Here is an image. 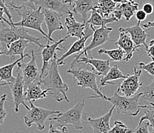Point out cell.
I'll list each match as a JSON object with an SVG mask.
<instances>
[{
	"label": "cell",
	"instance_id": "22",
	"mask_svg": "<svg viewBox=\"0 0 154 133\" xmlns=\"http://www.w3.org/2000/svg\"><path fill=\"white\" fill-rule=\"evenodd\" d=\"M30 41L26 39H19L11 43L7 49L4 51V54L6 56H9L13 60L14 57L16 55H19L20 57H30L29 54H24L25 49L29 46Z\"/></svg>",
	"mask_w": 154,
	"mask_h": 133
},
{
	"label": "cell",
	"instance_id": "39",
	"mask_svg": "<svg viewBox=\"0 0 154 133\" xmlns=\"http://www.w3.org/2000/svg\"><path fill=\"white\" fill-rule=\"evenodd\" d=\"M4 14H5L4 9L2 8V7L0 6V22H2V24L4 26V27L5 26V23H6L7 25H9V27H15V26H12V23H11L9 21H8L6 19H5V17H4Z\"/></svg>",
	"mask_w": 154,
	"mask_h": 133
},
{
	"label": "cell",
	"instance_id": "11",
	"mask_svg": "<svg viewBox=\"0 0 154 133\" xmlns=\"http://www.w3.org/2000/svg\"><path fill=\"white\" fill-rule=\"evenodd\" d=\"M42 11L44 13V22H45L48 28L47 41L48 44H50V42L56 41L54 38H52L53 33L55 31L64 29V26L61 23L62 15L49 9H42Z\"/></svg>",
	"mask_w": 154,
	"mask_h": 133
},
{
	"label": "cell",
	"instance_id": "9",
	"mask_svg": "<svg viewBox=\"0 0 154 133\" xmlns=\"http://www.w3.org/2000/svg\"><path fill=\"white\" fill-rule=\"evenodd\" d=\"M31 59L28 63H24V61H20L17 64L19 69L22 71V75L23 77L25 87L35 80H42L40 77V72L38 68L36 63V57L35 54V51L33 50L31 51Z\"/></svg>",
	"mask_w": 154,
	"mask_h": 133
},
{
	"label": "cell",
	"instance_id": "36",
	"mask_svg": "<svg viewBox=\"0 0 154 133\" xmlns=\"http://www.w3.org/2000/svg\"><path fill=\"white\" fill-rule=\"evenodd\" d=\"M48 133H68V130L65 125H60L57 122L55 124L51 122Z\"/></svg>",
	"mask_w": 154,
	"mask_h": 133
},
{
	"label": "cell",
	"instance_id": "45",
	"mask_svg": "<svg viewBox=\"0 0 154 133\" xmlns=\"http://www.w3.org/2000/svg\"><path fill=\"white\" fill-rule=\"evenodd\" d=\"M75 1V0H64V2L66 4H68V5H70V6H71V5L74 4Z\"/></svg>",
	"mask_w": 154,
	"mask_h": 133
},
{
	"label": "cell",
	"instance_id": "37",
	"mask_svg": "<svg viewBox=\"0 0 154 133\" xmlns=\"http://www.w3.org/2000/svg\"><path fill=\"white\" fill-rule=\"evenodd\" d=\"M138 66L140 70H143L146 72H147L148 74H150L151 76L154 77V61H151V62L148 63V64H145L143 62L138 63Z\"/></svg>",
	"mask_w": 154,
	"mask_h": 133
},
{
	"label": "cell",
	"instance_id": "5",
	"mask_svg": "<svg viewBox=\"0 0 154 133\" xmlns=\"http://www.w3.org/2000/svg\"><path fill=\"white\" fill-rule=\"evenodd\" d=\"M45 38V37H43ZM43 38H37L29 34L26 28L19 27H3L0 29V44H2L3 47V51L7 49L8 46L12 42L19 39H26L29 41L31 43L36 44L39 47V50L44 47V44L40 43V40L43 39Z\"/></svg>",
	"mask_w": 154,
	"mask_h": 133
},
{
	"label": "cell",
	"instance_id": "2",
	"mask_svg": "<svg viewBox=\"0 0 154 133\" xmlns=\"http://www.w3.org/2000/svg\"><path fill=\"white\" fill-rule=\"evenodd\" d=\"M142 95V93L140 92L137 94L134 95L133 96H127L120 95L116 92L113 96H105L103 100L109 101L112 103L114 109L119 114L125 115L127 116H137L139 114L141 110L147 108L146 105H141L140 103V97Z\"/></svg>",
	"mask_w": 154,
	"mask_h": 133
},
{
	"label": "cell",
	"instance_id": "31",
	"mask_svg": "<svg viewBox=\"0 0 154 133\" xmlns=\"http://www.w3.org/2000/svg\"><path fill=\"white\" fill-rule=\"evenodd\" d=\"M36 1L37 0H10V3L8 4V5H9V8H11L13 10L21 7H36Z\"/></svg>",
	"mask_w": 154,
	"mask_h": 133
},
{
	"label": "cell",
	"instance_id": "3",
	"mask_svg": "<svg viewBox=\"0 0 154 133\" xmlns=\"http://www.w3.org/2000/svg\"><path fill=\"white\" fill-rule=\"evenodd\" d=\"M22 17V20L18 22H14V26L24 27L27 29H33L39 32L43 35L45 39H48V34L45 33L42 28L44 22V13L40 7H21L19 9H15Z\"/></svg>",
	"mask_w": 154,
	"mask_h": 133
},
{
	"label": "cell",
	"instance_id": "28",
	"mask_svg": "<svg viewBox=\"0 0 154 133\" xmlns=\"http://www.w3.org/2000/svg\"><path fill=\"white\" fill-rule=\"evenodd\" d=\"M140 92L142 95L140 97L141 105L154 106V80L149 85L141 86Z\"/></svg>",
	"mask_w": 154,
	"mask_h": 133
},
{
	"label": "cell",
	"instance_id": "27",
	"mask_svg": "<svg viewBox=\"0 0 154 133\" xmlns=\"http://www.w3.org/2000/svg\"><path fill=\"white\" fill-rule=\"evenodd\" d=\"M117 22V19L113 17V15H110V17L108 18H103L94 9H93L91 10V18L88 19L85 24L91 25L94 27H95V26L101 27V26H106L107 24L112 23V22Z\"/></svg>",
	"mask_w": 154,
	"mask_h": 133
},
{
	"label": "cell",
	"instance_id": "24",
	"mask_svg": "<svg viewBox=\"0 0 154 133\" xmlns=\"http://www.w3.org/2000/svg\"><path fill=\"white\" fill-rule=\"evenodd\" d=\"M25 57H20L19 59L16 60L14 62H12L11 64L0 67V80L2 81V82L9 83V84L12 85L15 80V77L12 74L14 68L17 65L18 63L24 61Z\"/></svg>",
	"mask_w": 154,
	"mask_h": 133
},
{
	"label": "cell",
	"instance_id": "18",
	"mask_svg": "<svg viewBox=\"0 0 154 133\" xmlns=\"http://www.w3.org/2000/svg\"><path fill=\"white\" fill-rule=\"evenodd\" d=\"M35 6L52 10L62 15H68L71 12L69 9L70 5L65 3L64 0H37Z\"/></svg>",
	"mask_w": 154,
	"mask_h": 133
},
{
	"label": "cell",
	"instance_id": "44",
	"mask_svg": "<svg viewBox=\"0 0 154 133\" xmlns=\"http://www.w3.org/2000/svg\"><path fill=\"white\" fill-rule=\"evenodd\" d=\"M113 2H116V3H123V2H133L134 0H112Z\"/></svg>",
	"mask_w": 154,
	"mask_h": 133
},
{
	"label": "cell",
	"instance_id": "19",
	"mask_svg": "<svg viewBox=\"0 0 154 133\" xmlns=\"http://www.w3.org/2000/svg\"><path fill=\"white\" fill-rule=\"evenodd\" d=\"M116 45L123 49L125 52L124 61H128L133 57L134 51H139V48L136 47L134 41L131 39V35L127 32H121L120 33L119 39L115 42Z\"/></svg>",
	"mask_w": 154,
	"mask_h": 133
},
{
	"label": "cell",
	"instance_id": "14",
	"mask_svg": "<svg viewBox=\"0 0 154 133\" xmlns=\"http://www.w3.org/2000/svg\"><path fill=\"white\" fill-rule=\"evenodd\" d=\"M69 38L70 36L67 35L66 37L64 38H61L58 41H54V44H47L42 48L41 55L42 57V67L41 72H40V77L42 79V77L44 76L45 73L47 71L48 65H49V62L54 57V54H56V51H61V50L64 49L60 48V47L61 46V44Z\"/></svg>",
	"mask_w": 154,
	"mask_h": 133
},
{
	"label": "cell",
	"instance_id": "41",
	"mask_svg": "<svg viewBox=\"0 0 154 133\" xmlns=\"http://www.w3.org/2000/svg\"><path fill=\"white\" fill-rule=\"evenodd\" d=\"M136 18L139 22H142V21H144L146 19V13L144 12L143 10H137L135 13Z\"/></svg>",
	"mask_w": 154,
	"mask_h": 133
},
{
	"label": "cell",
	"instance_id": "21",
	"mask_svg": "<svg viewBox=\"0 0 154 133\" xmlns=\"http://www.w3.org/2000/svg\"><path fill=\"white\" fill-rule=\"evenodd\" d=\"M64 26L68 31V35L71 37L81 38L85 34V23L79 22L76 21L74 17L73 12H71L68 15L65 19Z\"/></svg>",
	"mask_w": 154,
	"mask_h": 133
},
{
	"label": "cell",
	"instance_id": "17",
	"mask_svg": "<svg viewBox=\"0 0 154 133\" xmlns=\"http://www.w3.org/2000/svg\"><path fill=\"white\" fill-rule=\"evenodd\" d=\"M42 80H35L31 83L26 86V91L25 93L26 101H37L42 99L48 96L51 89H42Z\"/></svg>",
	"mask_w": 154,
	"mask_h": 133
},
{
	"label": "cell",
	"instance_id": "20",
	"mask_svg": "<svg viewBox=\"0 0 154 133\" xmlns=\"http://www.w3.org/2000/svg\"><path fill=\"white\" fill-rule=\"evenodd\" d=\"M78 64L79 63H84L85 65H92L94 67V69L98 73L100 76H104L107 74V72L110 70V60H101V59H95L91 54V57H86L82 55L80 57L79 59L77 61Z\"/></svg>",
	"mask_w": 154,
	"mask_h": 133
},
{
	"label": "cell",
	"instance_id": "13",
	"mask_svg": "<svg viewBox=\"0 0 154 133\" xmlns=\"http://www.w3.org/2000/svg\"><path fill=\"white\" fill-rule=\"evenodd\" d=\"M10 86L12 93V99H13L14 105H15V113L19 112L20 105H23L26 108V110H29V106H28L25 102L26 101V96L24 93L25 83H24L22 73L18 72L15 81Z\"/></svg>",
	"mask_w": 154,
	"mask_h": 133
},
{
	"label": "cell",
	"instance_id": "35",
	"mask_svg": "<svg viewBox=\"0 0 154 133\" xmlns=\"http://www.w3.org/2000/svg\"><path fill=\"white\" fill-rule=\"evenodd\" d=\"M150 126L149 122L147 120H143L139 122L137 128L133 131L132 133H150L149 131V127Z\"/></svg>",
	"mask_w": 154,
	"mask_h": 133
},
{
	"label": "cell",
	"instance_id": "4",
	"mask_svg": "<svg viewBox=\"0 0 154 133\" xmlns=\"http://www.w3.org/2000/svg\"><path fill=\"white\" fill-rule=\"evenodd\" d=\"M67 72L72 75L73 79L78 86H81L83 89L90 88L94 92L96 95L91 96V98H100L104 99L106 95L103 94L99 89L97 83V77L100 75L94 69L89 71V70L84 69V67L82 68L71 67L67 71Z\"/></svg>",
	"mask_w": 154,
	"mask_h": 133
},
{
	"label": "cell",
	"instance_id": "42",
	"mask_svg": "<svg viewBox=\"0 0 154 133\" xmlns=\"http://www.w3.org/2000/svg\"><path fill=\"white\" fill-rule=\"evenodd\" d=\"M143 10L146 13V15H151L154 11V7L151 3H146L143 6Z\"/></svg>",
	"mask_w": 154,
	"mask_h": 133
},
{
	"label": "cell",
	"instance_id": "40",
	"mask_svg": "<svg viewBox=\"0 0 154 133\" xmlns=\"http://www.w3.org/2000/svg\"><path fill=\"white\" fill-rule=\"evenodd\" d=\"M147 54L152 59V61H154V39L153 40L150 41L149 45H148L147 49L146 50Z\"/></svg>",
	"mask_w": 154,
	"mask_h": 133
},
{
	"label": "cell",
	"instance_id": "16",
	"mask_svg": "<svg viewBox=\"0 0 154 133\" xmlns=\"http://www.w3.org/2000/svg\"><path fill=\"white\" fill-rule=\"evenodd\" d=\"M113 110H114V106L109 110L108 113H107L103 116H100L99 118L92 119L88 118V121L89 126L93 128L94 133H107L109 130L110 129V119L113 115Z\"/></svg>",
	"mask_w": 154,
	"mask_h": 133
},
{
	"label": "cell",
	"instance_id": "47",
	"mask_svg": "<svg viewBox=\"0 0 154 133\" xmlns=\"http://www.w3.org/2000/svg\"><path fill=\"white\" fill-rule=\"evenodd\" d=\"M2 54H4V51H2V50H0V56L2 55Z\"/></svg>",
	"mask_w": 154,
	"mask_h": 133
},
{
	"label": "cell",
	"instance_id": "7",
	"mask_svg": "<svg viewBox=\"0 0 154 133\" xmlns=\"http://www.w3.org/2000/svg\"><path fill=\"white\" fill-rule=\"evenodd\" d=\"M29 103L30 106L29 110H27L26 115L24 116L25 123L27 127H31L33 124H35L38 129L43 131L47 119L54 115H58L61 113L59 110H47L45 108L36 106L33 104L32 101H29Z\"/></svg>",
	"mask_w": 154,
	"mask_h": 133
},
{
	"label": "cell",
	"instance_id": "32",
	"mask_svg": "<svg viewBox=\"0 0 154 133\" xmlns=\"http://www.w3.org/2000/svg\"><path fill=\"white\" fill-rule=\"evenodd\" d=\"M133 130L128 127L120 120H116L114 122V126L110 128L107 133H132Z\"/></svg>",
	"mask_w": 154,
	"mask_h": 133
},
{
	"label": "cell",
	"instance_id": "6",
	"mask_svg": "<svg viewBox=\"0 0 154 133\" xmlns=\"http://www.w3.org/2000/svg\"><path fill=\"white\" fill-rule=\"evenodd\" d=\"M85 102L83 99L82 102L77 103L75 106L71 107L64 113H60L55 115V116H51L48 119L50 121H56L60 125H71L77 130H82V119H83V112L85 109Z\"/></svg>",
	"mask_w": 154,
	"mask_h": 133
},
{
	"label": "cell",
	"instance_id": "26",
	"mask_svg": "<svg viewBox=\"0 0 154 133\" xmlns=\"http://www.w3.org/2000/svg\"><path fill=\"white\" fill-rule=\"evenodd\" d=\"M117 3L112 0H98V3L95 4L94 9L98 12L102 17L108 18L115 9Z\"/></svg>",
	"mask_w": 154,
	"mask_h": 133
},
{
	"label": "cell",
	"instance_id": "38",
	"mask_svg": "<svg viewBox=\"0 0 154 133\" xmlns=\"http://www.w3.org/2000/svg\"><path fill=\"white\" fill-rule=\"evenodd\" d=\"M0 6L3 8L4 11H5V14L7 15V17L9 18V21L11 22V23H12V26H14V22H13V21H12V15L10 14L9 5H8V4H6V2H5V0H0Z\"/></svg>",
	"mask_w": 154,
	"mask_h": 133
},
{
	"label": "cell",
	"instance_id": "30",
	"mask_svg": "<svg viewBox=\"0 0 154 133\" xmlns=\"http://www.w3.org/2000/svg\"><path fill=\"white\" fill-rule=\"evenodd\" d=\"M98 54H107L110 57V61H123L125 58V52L123 49L120 47L116 49H112V50H107V49L101 48L97 51Z\"/></svg>",
	"mask_w": 154,
	"mask_h": 133
},
{
	"label": "cell",
	"instance_id": "43",
	"mask_svg": "<svg viewBox=\"0 0 154 133\" xmlns=\"http://www.w3.org/2000/svg\"><path fill=\"white\" fill-rule=\"evenodd\" d=\"M142 26L144 29H148V30L151 29H154V21H152V22H148L147 23L143 24Z\"/></svg>",
	"mask_w": 154,
	"mask_h": 133
},
{
	"label": "cell",
	"instance_id": "25",
	"mask_svg": "<svg viewBox=\"0 0 154 133\" xmlns=\"http://www.w3.org/2000/svg\"><path fill=\"white\" fill-rule=\"evenodd\" d=\"M126 77H127V76L123 74L121 71L119 69L118 66L116 64V65L113 66L112 68H110L107 74L100 79V85L101 87H103V86H107L108 84H113V83H111L110 81L117 80L120 79L124 80Z\"/></svg>",
	"mask_w": 154,
	"mask_h": 133
},
{
	"label": "cell",
	"instance_id": "1",
	"mask_svg": "<svg viewBox=\"0 0 154 133\" xmlns=\"http://www.w3.org/2000/svg\"><path fill=\"white\" fill-rule=\"evenodd\" d=\"M57 59L58 55L56 53L51 61L50 65H48L46 77L42 80V85L45 89H51L48 95L52 96L54 100L58 102L65 100L69 103V99L67 96V92L68 91L69 87L68 84L63 81L58 72V64L57 63Z\"/></svg>",
	"mask_w": 154,
	"mask_h": 133
},
{
	"label": "cell",
	"instance_id": "15",
	"mask_svg": "<svg viewBox=\"0 0 154 133\" xmlns=\"http://www.w3.org/2000/svg\"><path fill=\"white\" fill-rule=\"evenodd\" d=\"M119 32H127L131 35V39L134 41L136 47H137L138 48L141 46H144L146 50L147 49L148 45L146 43V38L149 37V35L146 33V31H144L142 29V27L140 26V22L138 21L137 24H136L135 26H131V27L120 28Z\"/></svg>",
	"mask_w": 154,
	"mask_h": 133
},
{
	"label": "cell",
	"instance_id": "23",
	"mask_svg": "<svg viewBox=\"0 0 154 133\" xmlns=\"http://www.w3.org/2000/svg\"><path fill=\"white\" fill-rule=\"evenodd\" d=\"M75 5H73V12L82 15L83 22L88 21V12L94 9L95 4L92 0H75Z\"/></svg>",
	"mask_w": 154,
	"mask_h": 133
},
{
	"label": "cell",
	"instance_id": "10",
	"mask_svg": "<svg viewBox=\"0 0 154 133\" xmlns=\"http://www.w3.org/2000/svg\"><path fill=\"white\" fill-rule=\"evenodd\" d=\"M134 73L132 75L127 74V77L124 79L121 83L118 84L117 92L121 93L123 96H133L135 95L137 90L143 86V83L140 82V77L142 73V70L137 69L136 67L134 68Z\"/></svg>",
	"mask_w": 154,
	"mask_h": 133
},
{
	"label": "cell",
	"instance_id": "33",
	"mask_svg": "<svg viewBox=\"0 0 154 133\" xmlns=\"http://www.w3.org/2000/svg\"><path fill=\"white\" fill-rule=\"evenodd\" d=\"M143 110L145 112V114L141 117L140 122L147 120L152 128V131L151 133H154V106H148L147 108H145Z\"/></svg>",
	"mask_w": 154,
	"mask_h": 133
},
{
	"label": "cell",
	"instance_id": "46",
	"mask_svg": "<svg viewBox=\"0 0 154 133\" xmlns=\"http://www.w3.org/2000/svg\"><path fill=\"white\" fill-rule=\"evenodd\" d=\"M6 85H9V86H10V84H9V83H7V82H2V83H0V86H6Z\"/></svg>",
	"mask_w": 154,
	"mask_h": 133
},
{
	"label": "cell",
	"instance_id": "34",
	"mask_svg": "<svg viewBox=\"0 0 154 133\" xmlns=\"http://www.w3.org/2000/svg\"><path fill=\"white\" fill-rule=\"evenodd\" d=\"M6 99V94L2 95L0 97V125H3L4 120L7 116V112L4 107V104H5Z\"/></svg>",
	"mask_w": 154,
	"mask_h": 133
},
{
	"label": "cell",
	"instance_id": "8",
	"mask_svg": "<svg viewBox=\"0 0 154 133\" xmlns=\"http://www.w3.org/2000/svg\"><path fill=\"white\" fill-rule=\"evenodd\" d=\"M92 29H93V35H92L93 38H92L90 44H88V46H86V47H85L78 55L75 56V61L72 62L71 67H74L75 64H76L77 61L80 58V57H82L84 54H85V56L88 57V53H91V51L93 49L103 45V44H104L105 43L107 42V41H113V40H112V39L109 37L110 33L113 31V29H112V28H108L107 27V26H101V27L96 29L94 26H92Z\"/></svg>",
	"mask_w": 154,
	"mask_h": 133
},
{
	"label": "cell",
	"instance_id": "29",
	"mask_svg": "<svg viewBox=\"0 0 154 133\" xmlns=\"http://www.w3.org/2000/svg\"><path fill=\"white\" fill-rule=\"evenodd\" d=\"M116 7L120 10V13L122 14L123 17L125 18L127 21H129L135 15L136 12L138 10L139 4L135 2L134 1H133V2H129L128 1V2L118 4Z\"/></svg>",
	"mask_w": 154,
	"mask_h": 133
},
{
	"label": "cell",
	"instance_id": "12",
	"mask_svg": "<svg viewBox=\"0 0 154 133\" xmlns=\"http://www.w3.org/2000/svg\"><path fill=\"white\" fill-rule=\"evenodd\" d=\"M93 35V29H92V26L88 25V24H85V34L82 36V38L77 40L74 44L71 45V47L68 49V51H65L64 54L61 56V57L57 59V63H58V66L63 65L64 64V61L70 56L73 55L75 54H79L81 51L85 48V43H86L87 40L90 37Z\"/></svg>",
	"mask_w": 154,
	"mask_h": 133
}]
</instances>
